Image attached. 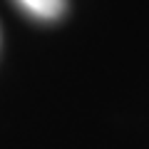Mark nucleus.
Listing matches in <instances>:
<instances>
[{
    "label": "nucleus",
    "instance_id": "1",
    "mask_svg": "<svg viewBox=\"0 0 149 149\" xmlns=\"http://www.w3.org/2000/svg\"><path fill=\"white\" fill-rule=\"evenodd\" d=\"M30 15L42 17V20H52L60 17L65 10V0H17Z\"/></svg>",
    "mask_w": 149,
    "mask_h": 149
}]
</instances>
